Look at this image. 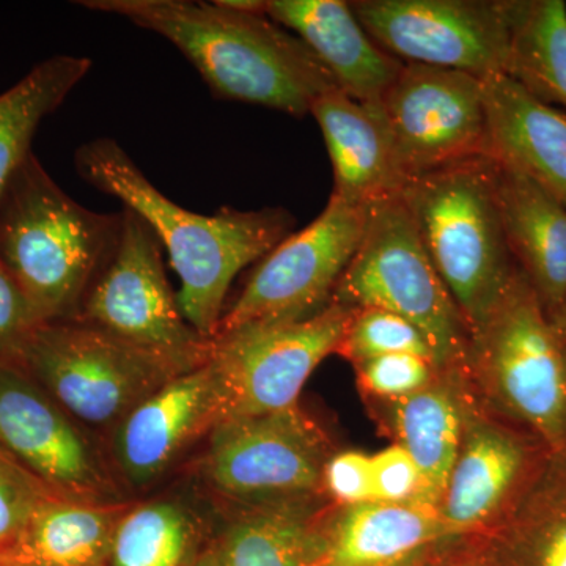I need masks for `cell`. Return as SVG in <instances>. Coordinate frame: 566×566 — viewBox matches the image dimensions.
Masks as SVG:
<instances>
[{"mask_svg": "<svg viewBox=\"0 0 566 566\" xmlns=\"http://www.w3.org/2000/svg\"><path fill=\"white\" fill-rule=\"evenodd\" d=\"M169 40L196 66L216 98L256 104L304 118L337 87L303 40L266 13L227 9L219 0H84Z\"/></svg>", "mask_w": 566, "mask_h": 566, "instance_id": "obj_1", "label": "cell"}, {"mask_svg": "<svg viewBox=\"0 0 566 566\" xmlns=\"http://www.w3.org/2000/svg\"><path fill=\"white\" fill-rule=\"evenodd\" d=\"M74 166L88 185L120 200L155 232L180 277L177 301L182 316L210 340L218 333L234 277L273 251L294 227L293 216L283 208H222L214 216L185 210L106 137L82 145Z\"/></svg>", "mask_w": 566, "mask_h": 566, "instance_id": "obj_2", "label": "cell"}, {"mask_svg": "<svg viewBox=\"0 0 566 566\" xmlns=\"http://www.w3.org/2000/svg\"><path fill=\"white\" fill-rule=\"evenodd\" d=\"M120 229L122 211L102 214L82 207L31 153L0 196V263L41 322H73Z\"/></svg>", "mask_w": 566, "mask_h": 566, "instance_id": "obj_3", "label": "cell"}, {"mask_svg": "<svg viewBox=\"0 0 566 566\" xmlns=\"http://www.w3.org/2000/svg\"><path fill=\"white\" fill-rule=\"evenodd\" d=\"M400 197L472 338L520 271L502 226L493 158L424 174L406 182Z\"/></svg>", "mask_w": 566, "mask_h": 566, "instance_id": "obj_4", "label": "cell"}, {"mask_svg": "<svg viewBox=\"0 0 566 566\" xmlns=\"http://www.w3.org/2000/svg\"><path fill=\"white\" fill-rule=\"evenodd\" d=\"M468 374L486 409L566 455V345L523 271L472 335Z\"/></svg>", "mask_w": 566, "mask_h": 566, "instance_id": "obj_5", "label": "cell"}, {"mask_svg": "<svg viewBox=\"0 0 566 566\" xmlns=\"http://www.w3.org/2000/svg\"><path fill=\"white\" fill-rule=\"evenodd\" d=\"M331 303L401 316L424 335L439 370L469 368L471 334L400 196L371 207L363 241Z\"/></svg>", "mask_w": 566, "mask_h": 566, "instance_id": "obj_6", "label": "cell"}, {"mask_svg": "<svg viewBox=\"0 0 566 566\" xmlns=\"http://www.w3.org/2000/svg\"><path fill=\"white\" fill-rule=\"evenodd\" d=\"M63 411L91 427H117L145 398L186 374L155 354L81 322L41 324L20 357Z\"/></svg>", "mask_w": 566, "mask_h": 566, "instance_id": "obj_7", "label": "cell"}, {"mask_svg": "<svg viewBox=\"0 0 566 566\" xmlns=\"http://www.w3.org/2000/svg\"><path fill=\"white\" fill-rule=\"evenodd\" d=\"M76 322L98 327L182 371L202 367L211 353L212 340L197 333L178 307L164 268L161 241L125 207L117 245Z\"/></svg>", "mask_w": 566, "mask_h": 566, "instance_id": "obj_8", "label": "cell"}, {"mask_svg": "<svg viewBox=\"0 0 566 566\" xmlns=\"http://www.w3.org/2000/svg\"><path fill=\"white\" fill-rule=\"evenodd\" d=\"M353 311L329 303L300 322L252 324L212 338L216 424L286 411L305 382L335 354ZM214 424V427H216Z\"/></svg>", "mask_w": 566, "mask_h": 566, "instance_id": "obj_9", "label": "cell"}, {"mask_svg": "<svg viewBox=\"0 0 566 566\" xmlns=\"http://www.w3.org/2000/svg\"><path fill=\"white\" fill-rule=\"evenodd\" d=\"M370 210L331 196L318 218L260 260L223 312L214 337L252 324L300 322L323 311L363 241Z\"/></svg>", "mask_w": 566, "mask_h": 566, "instance_id": "obj_10", "label": "cell"}, {"mask_svg": "<svg viewBox=\"0 0 566 566\" xmlns=\"http://www.w3.org/2000/svg\"><path fill=\"white\" fill-rule=\"evenodd\" d=\"M202 460L208 485L252 505L315 499L334 455L322 428L300 405L274 415L223 420Z\"/></svg>", "mask_w": 566, "mask_h": 566, "instance_id": "obj_11", "label": "cell"}, {"mask_svg": "<svg viewBox=\"0 0 566 566\" xmlns=\"http://www.w3.org/2000/svg\"><path fill=\"white\" fill-rule=\"evenodd\" d=\"M515 0H356L353 13L381 50L403 63L505 74Z\"/></svg>", "mask_w": 566, "mask_h": 566, "instance_id": "obj_12", "label": "cell"}, {"mask_svg": "<svg viewBox=\"0 0 566 566\" xmlns=\"http://www.w3.org/2000/svg\"><path fill=\"white\" fill-rule=\"evenodd\" d=\"M465 408L463 439L438 515L449 543L486 538L520 504L553 453L535 436L476 403Z\"/></svg>", "mask_w": 566, "mask_h": 566, "instance_id": "obj_13", "label": "cell"}, {"mask_svg": "<svg viewBox=\"0 0 566 566\" xmlns=\"http://www.w3.org/2000/svg\"><path fill=\"white\" fill-rule=\"evenodd\" d=\"M381 104L406 182L486 156L483 84L472 74L405 63Z\"/></svg>", "mask_w": 566, "mask_h": 566, "instance_id": "obj_14", "label": "cell"}, {"mask_svg": "<svg viewBox=\"0 0 566 566\" xmlns=\"http://www.w3.org/2000/svg\"><path fill=\"white\" fill-rule=\"evenodd\" d=\"M0 449L52 493L117 504V490L95 447L69 412L14 360L0 357Z\"/></svg>", "mask_w": 566, "mask_h": 566, "instance_id": "obj_15", "label": "cell"}, {"mask_svg": "<svg viewBox=\"0 0 566 566\" xmlns=\"http://www.w3.org/2000/svg\"><path fill=\"white\" fill-rule=\"evenodd\" d=\"M214 424V378L207 360L175 376L115 427V460L133 486L148 485L192 439Z\"/></svg>", "mask_w": 566, "mask_h": 566, "instance_id": "obj_16", "label": "cell"}, {"mask_svg": "<svg viewBox=\"0 0 566 566\" xmlns=\"http://www.w3.org/2000/svg\"><path fill=\"white\" fill-rule=\"evenodd\" d=\"M444 545L434 506L370 501L324 513L314 566H424Z\"/></svg>", "mask_w": 566, "mask_h": 566, "instance_id": "obj_17", "label": "cell"}, {"mask_svg": "<svg viewBox=\"0 0 566 566\" xmlns=\"http://www.w3.org/2000/svg\"><path fill=\"white\" fill-rule=\"evenodd\" d=\"M266 14L303 40L346 95L381 104L405 63L365 32L344 0H266Z\"/></svg>", "mask_w": 566, "mask_h": 566, "instance_id": "obj_18", "label": "cell"}, {"mask_svg": "<svg viewBox=\"0 0 566 566\" xmlns=\"http://www.w3.org/2000/svg\"><path fill=\"white\" fill-rule=\"evenodd\" d=\"M311 115L333 163V196L363 208L400 196L406 181L382 104L357 102L335 87L316 99Z\"/></svg>", "mask_w": 566, "mask_h": 566, "instance_id": "obj_19", "label": "cell"}, {"mask_svg": "<svg viewBox=\"0 0 566 566\" xmlns=\"http://www.w3.org/2000/svg\"><path fill=\"white\" fill-rule=\"evenodd\" d=\"M486 156L527 175L566 207V115L506 74L482 80Z\"/></svg>", "mask_w": 566, "mask_h": 566, "instance_id": "obj_20", "label": "cell"}, {"mask_svg": "<svg viewBox=\"0 0 566 566\" xmlns=\"http://www.w3.org/2000/svg\"><path fill=\"white\" fill-rule=\"evenodd\" d=\"M494 181L510 251L549 316L566 293V207L527 175L497 161Z\"/></svg>", "mask_w": 566, "mask_h": 566, "instance_id": "obj_21", "label": "cell"}, {"mask_svg": "<svg viewBox=\"0 0 566 566\" xmlns=\"http://www.w3.org/2000/svg\"><path fill=\"white\" fill-rule=\"evenodd\" d=\"M472 394L468 370H442L419 392L386 401L395 444L415 460L423 480V502L436 510L460 452Z\"/></svg>", "mask_w": 566, "mask_h": 566, "instance_id": "obj_22", "label": "cell"}, {"mask_svg": "<svg viewBox=\"0 0 566 566\" xmlns=\"http://www.w3.org/2000/svg\"><path fill=\"white\" fill-rule=\"evenodd\" d=\"M128 506L52 495L35 510L17 542L0 553V565L104 566Z\"/></svg>", "mask_w": 566, "mask_h": 566, "instance_id": "obj_23", "label": "cell"}, {"mask_svg": "<svg viewBox=\"0 0 566 566\" xmlns=\"http://www.w3.org/2000/svg\"><path fill=\"white\" fill-rule=\"evenodd\" d=\"M482 554L493 566H566V455H551Z\"/></svg>", "mask_w": 566, "mask_h": 566, "instance_id": "obj_24", "label": "cell"}, {"mask_svg": "<svg viewBox=\"0 0 566 566\" xmlns=\"http://www.w3.org/2000/svg\"><path fill=\"white\" fill-rule=\"evenodd\" d=\"M324 512L305 501L253 505L214 547L219 566H314Z\"/></svg>", "mask_w": 566, "mask_h": 566, "instance_id": "obj_25", "label": "cell"}, {"mask_svg": "<svg viewBox=\"0 0 566 566\" xmlns=\"http://www.w3.org/2000/svg\"><path fill=\"white\" fill-rule=\"evenodd\" d=\"M91 69V59L54 55L0 95V196L31 155L41 120L65 102Z\"/></svg>", "mask_w": 566, "mask_h": 566, "instance_id": "obj_26", "label": "cell"}, {"mask_svg": "<svg viewBox=\"0 0 566 566\" xmlns=\"http://www.w3.org/2000/svg\"><path fill=\"white\" fill-rule=\"evenodd\" d=\"M506 76L539 102L566 107V3L515 0Z\"/></svg>", "mask_w": 566, "mask_h": 566, "instance_id": "obj_27", "label": "cell"}, {"mask_svg": "<svg viewBox=\"0 0 566 566\" xmlns=\"http://www.w3.org/2000/svg\"><path fill=\"white\" fill-rule=\"evenodd\" d=\"M196 543L191 513L178 502L128 506L112 536L111 566H186Z\"/></svg>", "mask_w": 566, "mask_h": 566, "instance_id": "obj_28", "label": "cell"}, {"mask_svg": "<svg viewBox=\"0 0 566 566\" xmlns=\"http://www.w3.org/2000/svg\"><path fill=\"white\" fill-rule=\"evenodd\" d=\"M335 354L354 365L389 354H416L436 364L430 344L415 324L379 308L353 311Z\"/></svg>", "mask_w": 566, "mask_h": 566, "instance_id": "obj_29", "label": "cell"}, {"mask_svg": "<svg viewBox=\"0 0 566 566\" xmlns=\"http://www.w3.org/2000/svg\"><path fill=\"white\" fill-rule=\"evenodd\" d=\"M364 392L376 400L394 401L430 386L442 370L416 354H389L354 365Z\"/></svg>", "mask_w": 566, "mask_h": 566, "instance_id": "obj_30", "label": "cell"}, {"mask_svg": "<svg viewBox=\"0 0 566 566\" xmlns=\"http://www.w3.org/2000/svg\"><path fill=\"white\" fill-rule=\"evenodd\" d=\"M57 495L0 449V553L13 545L35 510Z\"/></svg>", "mask_w": 566, "mask_h": 566, "instance_id": "obj_31", "label": "cell"}, {"mask_svg": "<svg viewBox=\"0 0 566 566\" xmlns=\"http://www.w3.org/2000/svg\"><path fill=\"white\" fill-rule=\"evenodd\" d=\"M41 324L46 323L41 322L21 286L0 263V357L20 363Z\"/></svg>", "mask_w": 566, "mask_h": 566, "instance_id": "obj_32", "label": "cell"}, {"mask_svg": "<svg viewBox=\"0 0 566 566\" xmlns=\"http://www.w3.org/2000/svg\"><path fill=\"white\" fill-rule=\"evenodd\" d=\"M371 483L374 501L390 504L423 502V480L419 468L403 447L398 444L387 447L371 457Z\"/></svg>", "mask_w": 566, "mask_h": 566, "instance_id": "obj_33", "label": "cell"}, {"mask_svg": "<svg viewBox=\"0 0 566 566\" xmlns=\"http://www.w3.org/2000/svg\"><path fill=\"white\" fill-rule=\"evenodd\" d=\"M323 491L337 506L374 501L371 457L360 452L334 453L324 465Z\"/></svg>", "mask_w": 566, "mask_h": 566, "instance_id": "obj_34", "label": "cell"}, {"mask_svg": "<svg viewBox=\"0 0 566 566\" xmlns=\"http://www.w3.org/2000/svg\"><path fill=\"white\" fill-rule=\"evenodd\" d=\"M551 323H553L554 329L560 335L562 340L566 345V293L564 300L557 305L556 311L549 315Z\"/></svg>", "mask_w": 566, "mask_h": 566, "instance_id": "obj_35", "label": "cell"}, {"mask_svg": "<svg viewBox=\"0 0 566 566\" xmlns=\"http://www.w3.org/2000/svg\"><path fill=\"white\" fill-rule=\"evenodd\" d=\"M189 566H219L214 549L208 551L199 560L193 562V564Z\"/></svg>", "mask_w": 566, "mask_h": 566, "instance_id": "obj_36", "label": "cell"}, {"mask_svg": "<svg viewBox=\"0 0 566 566\" xmlns=\"http://www.w3.org/2000/svg\"><path fill=\"white\" fill-rule=\"evenodd\" d=\"M449 566H493L490 560L482 554V562H460V564H453Z\"/></svg>", "mask_w": 566, "mask_h": 566, "instance_id": "obj_37", "label": "cell"}, {"mask_svg": "<svg viewBox=\"0 0 566 566\" xmlns=\"http://www.w3.org/2000/svg\"><path fill=\"white\" fill-rule=\"evenodd\" d=\"M0 566H6V565H0Z\"/></svg>", "mask_w": 566, "mask_h": 566, "instance_id": "obj_38", "label": "cell"}]
</instances>
